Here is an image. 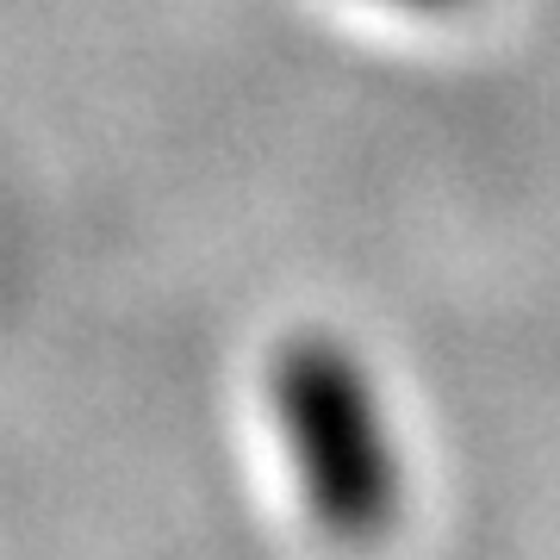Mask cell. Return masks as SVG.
<instances>
[{"instance_id":"1","label":"cell","mask_w":560,"mask_h":560,"mask_svg":"<svg viewBox=\"0 0 560 560\" xmlns=\"http://www.w3.org/2000/svg\"><path fill=\"white\" fill-rule=\"evenodd\" d=\"M275 411L305 511L337 541H374L399 517V460L374 381L337 337H293L275 355Z\"/></svg>"},{"instance_id":"2","label":"cell","mask_w":560,"mask_h":560,"mask_svg":"<svg viewBox=\"0 0 560 560\" xmlns=\"http://www.w3.org/2000/svg\"><path fill=\"white\" fill-rule=\"evenodd\" d=\"M399 7H448V0H399Z\"/></svg>"}]
</instances>
